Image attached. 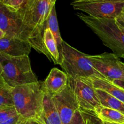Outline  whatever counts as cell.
<instances>
[{
    "label": "cell",
    "mask_w": 124,
    "mask_h": 124,
    "mask_svg": "<svg viewBox=\"0 0 124 124\" xmlns=\"http://www.w3.org/2000/svg\"><path fill=\"white\" fill-rule=\"evenodd\" d=\"M77 2H87V1H105L110 2H121L124 3V0H74Z\"/></svg>",
    "instance_id": "cell-24"
},
{
    "label": "cell",
    "mask_w": 124,
    "mask_h": 124,
    "mask_svg": "<svg viewBox=\"0 0 124 124\" xmlns=\"http://www.w3.org/2000/svg\"><path fill=\"white\" fill-rule=\"evenodd\" d=\"M116 85H117L120 88L124 90V79H121L115 80L113 82H112Z\"/></svg>",
    "instance_id": "cell-26"
},
{
    "label": "cell",
    "mask_w": 124,
    "mask_h": 124,
    "mask_svg": "<svg viewBox=\"0 0 124 124\" xmlns=\"http://www.w3.org/2000/svg\"><path fill=\"white\" fill-rule=\"evenodd\" d=\"M68 75L57 68H53L42 84L44 93L52 96L62 92L68 85Z\"/></svg>",
    "instance_id": "cell-12"
},
{
    "label": "cell",
    "mask_w": 124,
    "mask_h": 124,
    "mask_svg": "<svg viewBox=\"0 0 124 124\" xmlns=\"http://www.w3.org/2000/svg\"><path fill=\"white\" fill-rule=\"evenodd\" d=\"M85 111L79 109L75 112L71 124H94Z\"/></svg>",
    "instance_id": "cell-21"
},
{
    "label": "cell",
    "mask_w": 124,
    "mask_h": 124,
    "mask_svg": "<svg viewBox=\"0 0 124 124\" xmlns=\"http://www.w3.org/2000/svg\"><path fill=\"white\" fill-rule=\"evenodd\" d=\"M32 48L29 42L4 36L0 38V53L12 57L29 56Z\"/></svg>",
    "instance_id": "cell-11"
},
{
    "label": "cell",
    "mask_w": 124,
    "mask_h": 124,
    "mask_svg": "<svg viewBox=\"0 0 124 124\" xmlns=\"http://www.w3.org/2000/svg\"><path fill=\"white\" fill-rule=\"evenodd\" d=\"M96 116L103 122L115 124H124V115L117 110L102 106L96 113Z\"/></svg>",
    "instance_id": "cell-16"
},
{
    "label": "cell",
    "mask_w": 124,
    "mask_h": 124,
    "mask_svg": "<svg viewBox=\"0 0 124 124\" xmlns=\"http://www.w3.org/2000/svg\"><path fill=\"white\" fill-rule=\"evenodd\" d=\"M52 98L62 124H71L75 112L80 107L69 85L62 92L52 96Z\"/></svg>",
    "instance_id": "cell-10"
},
{
    "label": "cell",
    "mask_w": 124,
    "mask_h": 124,
    "mask_svg": "<svg viewBox=\"0 0 124 124\" xmlns=\"http://www.w3.org/2000/svg\"><path fill=\"white\" fill-rule=\"evenodd\" d=\"M73 8L87 13L94 18L116 19L124 9V3L105 1H87L71 3Z\"/></svg>",
    "instance_id": "cell-9"
},
{
    "label": "cell",
    "mask_w": 124,
    "mask_h": 124,
    "mask_svg": "<svg viewBox=\"0 0 124 124\" xmlns=\"http://www.w3.org/2000/svg\"><path fill=\"white\" fill-rule=\"evenodd\" d=\"M43 41L46 50L51 56L52 61H53L54 64L60 65L61 64V60L56 41L51 30L48 27L46 28L44 31Z\"/></svg>",
    "instance_id": "cell-15"
},
{
    "label": "cell",
    "mask_w": 124,
    "mask_h": 124,
    "mask_svg": "<svg viewBox=\"0 0 124 124\" xmlns=\"http://www.w3.org/2000/svg\"><path fill=\"white\" fill-rule=\"evenodd\" d=\"M77 16L119 58L124 55V29L116 19L98 18L78 13Z\"/></svg>",
    "instance_id": "cell-2"
},
{
    "label": "cell",
    "mask_w": 124,
    "mask_h": 124,
    "mask_svg": "<svg viewBox=\"0 0 124 124\" xmlns=\"http://www.w3.org/2000/svg\"><path fill=\"white\" fill-rule=\"evenodd\" d=\"M47 27H48L51 30L52 34L55 38L56 41L62 64V42L64 40H62V39L60 34V31H59L56 12L55 5L52 8V11H51L48 19H47Z\"/></svg>",
    "instance_id": "cell-17"
},
{
    "label": "cell",
    "mask_w": 124,
    "mask_h": 124,
    "mask_svg": "<svg viewBox=\"0 0 124 124\" xmlns=\"http://www.w3.org/2000/svg\"></svg>",
    "instance_id": "cell-31"
},
{
    "label": "cell",
    "mask_w": 124,
    "mask_h": 124,
    "mask_svg": "<svg viewBox=\"0 0 124 124\" xmlns=\"http://www.w3.org/2000/svg\"><path fill=\"white\" fill-rule=\"evenodd\" d=\"M121 58H122V59H124V56H122L121 57Z\"/></svg>",
    "instance_id": "cell-30"
},
{
    "label": "cell",
    "mask_w": 124,
    "mask_h": 124,
    "mask_svg": "<svg viewBox=\"0 0 124 124\" xmlns=\"http://www.w3.org/2000/svg\"><path fill=\"white\" fill-rule=\"evenodd\" d=\"M60 66L68 77L72 78L85 79L94 77L104 78L93 67L88 54L80 52L65 41L62 42V62Z\"/></svg>",
    "instance_id": "cell-5"
},
{
    "label": "cell",
    "mask_w": 124,
    "mask_h": 124,
    "mask_svg": "<svg viewBox=\"0 0 124 124\" xmlns=\"http://www.w3.org/2000/svg\"></svg>",
    "instance_id": "cell-32"
},
{
    "label": "cell",
    "mask_w": 124,
    "mask_h": 124,
    "mask_svg": "<svg viewBox=\"0 0 124 124\" xmlns=\"http://www.w3.org/2000/svg\"><path fill=\"white\" fill-rule=\"evenodd\" d=\"M18 124H46L42 119L23 118L19 117Z\"/></svg>",
    "instance_id": "cell-23"
},
{
    "label": "cell",
    "mask_w": 124,
    "mask_h": 124,
    "mask_svg": "<svg viewBox=\"0 0 124 124\" xmlns=\"http://www.w3.org/2000/svg\"><path fill=\"white\" fill-rule=\"evenodd\" d=\"M26 0H8L4 4L12 12H18Z\"/></svg>",
    "instance_id": "cell-22"
},
{
    "label": "cell",
    "mask_w": 124,
    "mask_h": 124,
    "mask_svg": "<svg viewBox=\"0 0 124 124\" xmlns=\"http://www.w3.org/2000/svg\"><path fill=\"white\" fill-rule=\"evenodd\" d=\"M14 105L12 88L0 78V107Z\"/></svg>",
    "instance_id": "cell-20"
},
{
    "label": "cell",
    "mask_w": 124,
    "mask_h": 124,
    "mask_svg": "<svg viewBox=\"0 0 124 124\" xmlns=\"http://www.w3.org/2000/svg\"><path fill=\"white\" fill-rule=\"evenodd\" d=\"M54 5L52 0H26L17 13L25 25L43 36L47 19Z\"/></svg>",
    "instance_id": "cell-6"
},
{
    "label": "cell",
    "mask_w": 124,
    "mask_h": 124,
    "mask_svg": "<svg viewBox=\"0 0 124 124\" xmlns=\"http://www.w3.org/2000/svg\"><path fill=\"white\" fill-rule=\"evenodd\" d=\"M52 1H53V2H54V3H56V0H52Z\"/></svg>",
    "instance_id": "cell-29"
},
{
    "label": "cell",
    "mask_w": 124,
    "mask_h": 124,
    "mask_svg": "<svg viewBox=\"0 0 124 124\" xmlns=\"http://www.w3.org/2000/svg\"><path fill=\"white\" fill-rule=\"evenodd\" d=\"M19 117L15 105L0 107V124H18Z\"/></svg>",
    "instance_id": "cell-19"
},
{
    "label": "cell",
    "mask_w": 124,
    "mask_h": 124,
    "mask_svg": "<svg viewBox=\"0 0 124 124\" xmlns=\"http://www.w3.org/2000/svg\"><path fill=\"white\" fill-rule=\"evenodd\" d=\"M96 92L102 106L117 110L124 115V102L102 90L96 89Z\"/></svg>",
    "instance_id": "cell-18"
},
{
    "label": "cell",
    "mask_w": 124,
    "mask_h": 124,
    "mask_svg": "<svg viewBox=\"0 0 124 124\" xmlns=\"http://www.w3.org/2000/svg\"><path fill=\"white\" fill-rule=\"evenodd\" d=\"M116 21L118 23V24L119 25H121L122 27H123L124 29V12L123 11L122 13L117 17L116 19Z\"/></svg>",
    "instance_id": "cell-25"
},
{
    "label": "cell",
    "mask_w": 124,
    "mask_h": 124,
    "mask_svg": "<svg viewBox=\"0 0 124 124\" xmlns=\"http://www.w3.org/2000/svg\"><path fill=\"white\" fill-rule=\"evenodd\" d=\"M95 89H100L107 92L113 96L124 103V90L112 82L102 78H87Z\"/></svg>",
    "instance_id": "cell-13"
},
{
    "label": "cell",
    "mask_w": 124,
    "mask_h": 124,
    "mask_svg": "<svg viewBox=\"0 0 124 124\" xmlns=\"http://www.w3.org/2000/svg\"><path fill=\"white\" fill-rule=\"evenodd\" d=\"M12 94L20 117L42 119L45 95L42 84L38 82L18 86L12 88Z\"/></svg>",
    "instance_id": "cell-3"
},
{
    "label": "cell",
    "mask_w": 124,
    "mask_h": 124,
    "mask_svg": "<svg viewBox=\"0 0 124 124\" xmlns=\"http://www.w3.org/2000/svg\"><path fill=\"white\" fill-rule=\"evenodd\" d=\"M101 124H112V123H110V122H103V121H101Z\"/></svg>",
    "instance_id": "cell-27"
},
{
    "label": "cell",
    "mask_w": 124,
    "mask_h": 124,
    "mask_svg": "<svg viewBox=\"0 0 124 124\" xmlns=\"http://www.w3.org/2000/svg\"><path fill=\"white\" fill-rule=\"evenodd\" d=\"M68 85L73 92L80 109L96 116L97 111L102 107L96 89L87 78L75 79L69 77Z\"/></svg>",
    "instance_id": "cell-7"
},
{
    "label": "cell",
    "mask_w": 124,
    "mask_h": 124,
    "mask_svg": "<svg viewBox=\"0 0 124 124\" xmlns=\"http://www.w3.org/2000/svg\"><path fill=\"white\" fill-rule=\"evenodd\" d=\"M7 1L8 0H0V2H1L2 4H5L6 2H7Z\"/></svg>",
    "instance_id": "cell-28"
},
{
    "label": "cell",
    "mask_w": 124,
    "mask_h": 124,
    "mask_svg": "<svg viewBox=\"0 0 124 124\" xmlns=\"http://www.w3.org/2000/svg\"><path fill=\"white\" fill-rule=\"evenodd\" d=\"M0 78L12 88L38 82L29 56L12 57L0 53Z\"/></svg>",
    "instance_id": "cell-4"
},
{
    "label": "cell",
    "mask_w": 124,
    "mask_h": 124,
    "mask_svg": "<svg viewBox=\"0 0 124 124\" xmlns=\"http://www.w3.org/2000/svg\"><path fill=\"white\" fill-rule=\"evenodd\" d=\"M4 36L27 41L35 50L46 55L52 61L51 56L44 44L43 36L25 25L17 12H11L0 2V38Z\"/></svg>",
    "instance_id": "cell-1"
},
{
    "label": "cell",
    "mask_w": 124,
    "mask_h": 124,
    "mask_svg": "<svg viewBox=\"0 0 124 124\" xmlns=\"http://www.w3.org/2000/svg\"><path fill=\"white\" fill-rule=\"evenodd\" d=\"M93 67L106 79L113 82L124 79V62L113 53L104 52L97 55H89Z\"/></svg>",
    "instance_id": "cell-8"
},
{
    "label": "cell",
    "mask_w": 124,
    "mask_h": 124,
    "mask_svg": "<svg viewBox=\"0 0 124 124\" xmlns=\"http://www.w3.org/2000/svg\"><path fill=\"white\" fill-rule=\"evenodd\" d=\"M42 119L46 124H62L52 96L45 93Z\"/></svg>",
    "instance_id": "cell-14"
}]
</instances>
